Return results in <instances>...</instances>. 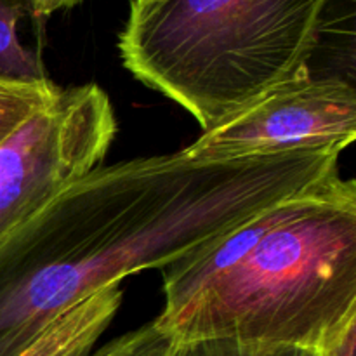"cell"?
<instances>
[{
    "instance_id": "cell-1",
    "label": "cell",
    "mask_w": 356,
    "mask_h": 356,
    "mask_svg": "<svg viewBox=\"0 0 356 356\" xmlns=\"http://www.w3.org/2000/svg\"><path fill=\"white\" fill-rule=\"evenodd\" d=\"M339 155L195 160L179 149L97 167L0 242V356H19L96 292L165 270L334 176Z\"/></svg>"
},
{
    "instance_id": "cell-2",
    "label": "cell",
    "mask_w": 356,
    "mask_h": 356,
    "mask_svg": "<svg viewBox=\"0 0 356 356\" xmlns=\"http://www.w3.org/2000/svg\"><path fill=\"white\" fill-rule=\"evenodd\" d=\"M174 341L320 351L356 320V184L339 172L163 271Z\"/></svg>"
},
{
    "instance_id": "cell-3",
    "label": "cell",
    "mask_w": 356,
    "mask_h": 356,
    "mask_svg": "<svg viewBox=\"0 0 356 356\" xmlns=\"http://www.w3.org/2000/svg\"><path fill=\"white\" fill-rule=\"evenodd\" d=\"M339 0H131L118 52L204 131L312 72Z\"/></svg>"
},
{
    "instance_id": "cell-4",
    "label": "cell",
    "mask_w": 356,
    "mask_h": 356,
    "mask_svg": "<svg viewBox=\"0 0 356 356\" xmlns=\"http://www.w3.org/2000/svg\"><path fill=\"white\" fill-rule=\"evenodd\" d=\"M115 134L110 97L86 83L59 90L9 136L0 145V242L97 169Z\"/></svg>"
},
{
    "instance_id": "cell-5",
    "label": "cell",
    "mask_w": 356,
    "mask_h": 356,
    "mask_svg": "<svg viewBox=\"0 0 356 356\" xmlns=\"http://www.w3.org/2000/svg\"><path fill=\"white\" fill-rule=\"evenodd\" d=\"M356 138V89L336 73H302L280 83L181 152L221 160L294 149L344 152Z\"/></svg>"
},
{
    "instance_id": "cell-6",
    "label": "cell",
    "mask_w": 356,
    "mask_h": 356,
    "mask_svg": "<svg viewBox=\"0 0 356 356\" xmlns=\"http://www.w3.org/2000/svg\"><path fill=\"white\" fill-rule=\"evenodd\" d=\"M120 285L103 289L59 315L19 356H90L122 305Z\"/></svg>"
},
{
    "instance_id": "cell-7",
    "label": "cell",
    "mask_w": 356,
    "mask_h": 356,
    "mask_svg": "<svg viewBox=\"0 0 356 356\" xmlns=\"http://www.w3.org/2000/svg\"><path fill=\"white\" fill-rule=\"evenodd\" d=\"M30 14L28 0H0V75L19 80H45L38 54L24 47L17 35V24Z\"/></svg>"
},
{
    "instance_id": "cell-8",
    "label": "cell",
    "mask_w": 356,
    "mask_h": 356,
    "mask_svg": "<svg viewBox=\"0 0 356 356\" xmlns=\"http://www.w3.org/2000/svg\"><path fill=\"white\" fill-rule=\"evenodd\" d=\"M59 87L45 80H19L0 75V145L37 111L58 97Z\"/></svg>"
},
{
    "instance_id": "cell-9",
    "label": "cell",
    "mask_w": 356,
    "mask_h": 356,
    "mask_svg": "<svg viewBox=\"0 0 356 356\" xmlns=\"http://www.w3.org/2000/svg\"><path fill=\"white\" fill-rule=\"evenodd\" d=\"M167 356H318L306 348L266 346L232 339L174 341Z\"/></svg>"
},
{
    "instance_id": "cell-10",
    "label": "cell",
    "mask_w": 356,
    "mask_h": 356,
    "mask_svg": "<svg viewBox=\"0 0 356 356\" xmlns=\"http://www.w3.org/2000/svg\"><path fill=\"white\" fill-rule=\"evenodd\" d=\"M174 339L156 320L117 337L90 356H167Z\"/></svg>"
},
{
    "instance_id": "cell-11",
    "label": "cell",
    "mask_w": 356,
    "mask_h": 356,
    "mask_svg": "<svg viewBox=\"0 0 356 356\" xmlns=\"http://www.w3.org/2000/svg\"><path fill=\"white\" fill-rule=\"evenodd\" d=\"M316 353L318 356H356V320H351L330 343Z\"/></svg>"
}]
</instances>
